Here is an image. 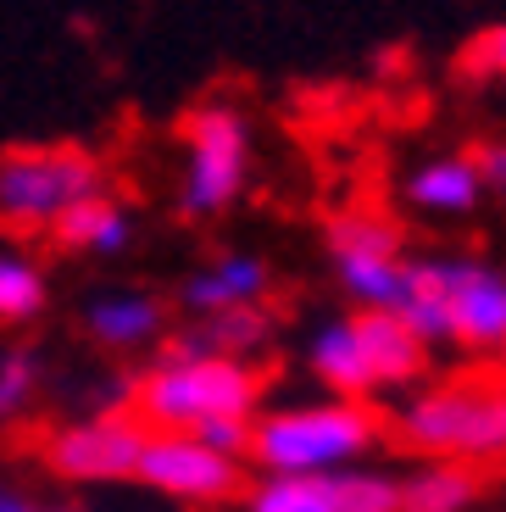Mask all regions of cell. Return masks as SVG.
<instances>
[{
    "mask_svg": "<svg viewBox=\"0 0 506 512\" xmlns=\"http://www.w3.org/2000/svg\"><path fill=\"white\" fill-rule=\"evenodd\" d=\"M245 512H340L329 479H256L245 490Z\"/></svg>",
    "mask_w": 506,
    "mask_h": 512,
    "instance_id": "19",
    "label": "cell"
},
{
    "mask_svg": "<svg viewBox=\"0 0 506 512\" xmlns=\"http://www.w3.org/2000/svg\"><path fill=\"white\" fill-rule=\"evenodd\" d=\"M39 512H89V507H51V501H39Z\"/></svg>",
    "mask_w": 506,
    "mask_h": 512,
    "instance_id": "25",
    "label": "cell"
},
{
    "mask_svg": "<svg viewBox=\"0 0 506 512\" xmlns=\"http://www.w3.org/2000/svg\"><path fill=\"white\" fill-rule=\"evenodd\" d=\"M384 440V418L367 401L312 396L262 407L251 418V462L262 479H334L345 468H362Z\"/></svg>",
    "mask_w": 506,
    "mask_h": 512,
    "instance_id": "2",
    "label": "cell"
},
{
    "mask_svg": "<svg viewBox=\"0 0 506 512\" xmlns=\"http://www.w3.org/2000/svg\"><path fill=\"white\" fill-rule=\"evenodd\" d=\"M145 490L173 501H190V507H212V501L240 496L245 485V462L212 451L201 435H173V429H151L140 451V468H134Z\"/></svg>",
    "mask_w": 506,
    "mask_h": 512,
    "instance_id": "9",
    "label": "cell"
},
{
    "mask_svg": "<svg viewBox=\"0 0 506 512\" xmlns=\"http://www.w3.org/2000/svg\"><path fill=\"white\" fill-rule=\"evenodd\" d=\"M106 190V167L89 145H12L0 151V229L51 234L73 201Z\"/></svg>",
    "mask_w": 506,
    "mask_h": 512,
    "instance_id": "6",
    "label": "cell"
},
{
    "mask_svg": "<svg viewBox=\"0 0 506 512\" xmlns=\"http://www.w3.org/2000/svg\"><path fill=\"white\" fill-rule=\"evenodd\" d=\"M273 340V312L267 307H245V312H217V318H190L173 334V346L184 351H206V357H240L251 362L256 351Z\"/></svg>",
    "mask_w": 506,
    "mask_h": 512,
    "instance_id": "14",
    "label": "cell"
},
{
    "mask_svg": "<svg viewBox=\"0 0 506 512\" xmlns=\"http://www.w3.org/2000/svg\"><path fill=\"white\" fill-rule=\"evenodd\" d=\"M395 485H401L395 512H473L484 496V474H473L462 462H418Z\"/></svg>",
    "mask_w": 506,
    "mask_h": 512,
    "instance_id": "15",
    "label": "cell"
},
{
    "mask_svg": "<svg viewBox=\"0 0 506 512\" xmlns=\"http://www.w3.org/2000/svg\"><path fill=\"white\" fill-rule=\"evenodd\" d=\"M145 435H151V429H145L134 412L112 407V412H95V418L51 429L45 446H39V462H45L62 485H123V479H134V468H140Z\"/></svg>",
    "mask_w": 506,
    "mask_h": 512,
    "instance_id": "8",
    "label": "cell"
},
{
    "mask_svg": "<svg viewBox=\"0 0 506 512\" xmlns=\"http://www.w3.org/2000/svg\"><path fill=\"white\" fill-rule=\"evenodd\" d=\"M0 512H39V501L28 496V490L17 485V479L0 474Z\"/></svg>",
    "mask_w": 506,
    "mask_h": 512,
    "instance_id": "24",
    "label": "cell"
},
{
    "mask_svg": "<svg viewBox=\"0 0 506 512\" xmlns=\"http://www.w3.org/2000/svg\"><path fill=\"white\" fill-rule=\"evenodd\" d=\"M306 373L323 384V396L373 401L418 390L429 373V346L390 312H345L317 323L306 340Z\"/></svg>",
    "mask_w": 506,
    "mask_h": 512,
    "instance_id": "5",
    "label": "cell"
},
{
    "mask_svg": "<svg viewBox=\"0 0 506 512\" xmlns=\"http://www.w3.org/2000/svg\"><path fill=\"white\" fill-rule=\"evenodd\" d=\"M262 368L240 357H206L167 340V351L128 384V412L145 429H173V435H201L228 418H256L262 412Z\"/></svg>",
    "mask_w": 506,
    "mask_h": 512,
    "instance_id": "4",
    "label": "cell"
},
{
    "mask_svg": "<svg viewBox=\"0 0 506 512\" xmlns=\"http://www.w3.org/2000/svg\"><path fill=\"white\" fill-rule=\"evenodd\" d=\"M395 251H406L401 223L373 212V206H351V212L329 218V256H395Z\"/></svg>",
    "mask_w": 506,
    "mask_h": 512,
    "instance_id": "18",
    "label": "cell"
},
{
    "mask_svg": "<svg viewBox=\"0 0 506 512\" xmlns=\"http://www.w3.org/2000/svg\"><path fill=\"white\" fill-rule=\"evenodd\" d=\"M51 307V279L28 251L17 245H0V323L6 329H23V323L45 318Z\"/></svg>",
    "mask_w": 506,
    "mask_h": 512,
    "instance_id": "17",
    "label": "cell"
},
{
    "mask_svg": "<svg viewBox=\"0 0 506 512\" xmlns=\"http://www.w3.org/2000/svg\"><path fill=\"white\" fill-rule=\"evenodd\" d=\"M267 295H273V268H267L262 256L223 251L178 284V307L190 312V318H217V312L267 307Z\"/></svg>",
    "mask_w": 506,
    "mask_h": 512,
    "instance_id": "10",
    "label": "cell"
},
{
    "mask_svg": "<svg viewBox=\"0 0 506 512\" xmlns=\"http://www.w3.org/2000/svg\"><path fill=\"white\" fill-rule=\"evenodd\" d=\"M401 195H406L412 212H429V218H462V212H473L490 190H484L479 167H473V151H462V156H429V162H418L412 173H406Z\"/></svg>",
    "mask_w": 506,
    "mask_h": 512,
    "instance_id": "12",
    "label": "cell"
},
{
    "mask_svg": "<svg viewBox=\"0 0 506 512\" xmlns=\"http://www.w3.org/2000/svg\"><path fill=\"white\" fill-rule=\"evenodd\" d=\"M334 279L356 301V312H401L406 284H412V256H334Z\"/></svg>",
    "mask_w": 506,
    "mask_h": 512,
    "instance_id": "16",
    "label": "cell"
},
{
    "mask_svg": "<svg viewBox=\"0 0 506 512\" xmlns=\"http://www.w3.org/2000/svg\"><path fill=\"white\" fill-rule=\"evenodd\" d=\"M384 435L423 462H462L473 474L506 468V379L495 368L451 373L406 390Z\"/></svg>",
    "mask_w": 506,
    "mask_h": 512,
    "instance_id": "1",
    "label": "cell"
},
{
    "mask_svg": "<svg viewBox=\"0 0 506 512\" xmlns=\"http://www.w3.org/2000/svg\"><path fill=\"white\" fill-rule=\"evenodd\" d=\"M395 318L429 351H501L506 346V268L490 256L434 251L412 256V284Z\"/></svg>",
    "mask_w": 506,
    "mask_h": 512,
    "instance_id": "3",
    "label": "cell"
},
{
    "mask_svg": "<svg viewBox=\"0 0 506 512\" xmlns=\"http://www.w3.org/2000/svg\"><path fill=\"white\" fill-rule=\"evenodd\" d=\"M34 390H39V357L28 346H6L0 351V429L23 418Z\"/></svg>",
    "mask_w": 506,
    "mask_h": 512,
    "instance_id": "21",
    "label": "cell"
},
{
    "mask_svg": "<svg viewBox=\"0 0 506 512\" xmlns=\"http://www.w3.org/2000/svg\"><path fill=\"white\" fill-rule=\"evenodd\" d=\"M473 167H479L484 190H490V195H506V140L473 145Z\"/></svg>",
    "mask_w": 506,
    "mask_h": 512,
    "instance_id": "23",
    "label": "cell"
},
{
    "mask_svg": "<svg viewBox=\"0 0 506 512\" xmlns=\"http://www.w3.org/2000/svg\"><path fill=\"white\" fill-rule=\"evenodd\" d=\"M84 334L106 351H145L167 334V301L151 290H101L84 307Z\"/></svg>",
    "mask_w": 506,
    "mask_h": 512,
    "instance_id": "11",
    "label": "cell"
},
{
    "mask_svg": "<svg viewBox=\"0 0 506 512\" xmlns=\"http://www.w3.org/2000/svg\"><path fill=\"white\" fill-rule=\"evenodd\" d=\"M329 485H334V507L340 512H395V501H401V485L384 468H345Z\"/></svg>",
    "mask_w": 506,
    "mask_h": 512,
    "instance_id": "20",
    "label": "cell"
},
{
    "mask_svg": "<svg viewBox=\"0 0 506 512\" xmlns=\"http://www.w3.org/2000/svg\"><path fill=\"white\" fill-rule=\"evenodd\" d=\"M495 373H501V379H506V346L495 351Z\"/></svg>",
    "mask_w": 506,
    "mask_h": 512,
    "instance_id": "26",
    "label": "cell"
},
{
    "mask_svg": "<svg viewBox=\"0 0 506 512\" xmlns=\"http://www.w3.org/2000/svg\"><path fill=\"white\" fill-rule=\"evenodd\" d=\"M184 162H178V212L217 218L251 184V123L240 106L212 101L184 117Z\"/></svg>",
    "mask_w": 506,
    "mask_h": 512,
    "instance_id": "7",
    "label": "cell"
},
{
    "mask_svg": "<svg viewBox=\"0 0 506 512\" xmlns=\"http://www.w3.org/2000/svg\"><path fill=\"white\" fill-rule=\"evenodd\" d=\"M51 240L62 245V251H73V256H117V251H128V240H134V212H128L112 190H95V195L73 201L62 218H56Z\"/></svg>",
    "mask_w": 506,
    "mask_h": 512,
    "instance_id": "13",
    "label": "cell"
},
{
    "mask_svg": "<svg viewBox=\"0 0 506 512\" xmlns=\"http://www.w3.org/2000/svg\"><path fill=\"white\" fill-rule=\"evenodd\" d=\"M456 67H462V78H479V84H501V78H506V23L479 28V34H473L468 45H462Z\"/></svg>",
    "mask_w": 506,
    "mask_h": 512,
    "instance_id": "22",
    "label": "cell"
}]
</instances>
